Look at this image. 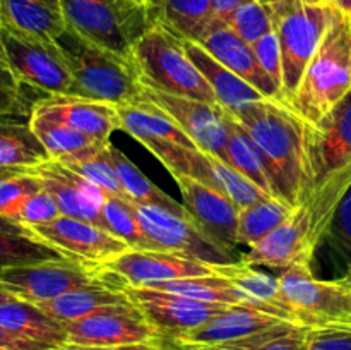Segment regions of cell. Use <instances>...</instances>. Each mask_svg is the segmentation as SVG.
<instances>
[{"label": "cell", "instance_id": "e0dca14e", "mask_svg": "<svg viewBox=\"0 0 351 350\" xmlns=\"http://www.w3.org/2000/svg\"><path fill=\"white\" fill-rule=\"evenodd\" d=\"M96 268L117 275L123 285H130V287H149L160 281L189 277H208V275L216 273L211 264L180 256L177 253L136 249L127 250Z\"/></svg>", "mask_w": 351, "mask_h": 350}, {"label": "cell", "instance_id": "8992f818", "mask_svg": "<svg viewBox=\"0 0 351 350\" xmlns=\"http://www.w3.org/2000/svg\"><path fill=\"white\" fill-rule=\"evenodd\" d=\"M141 82L171 95L218 105L215 91L185 51L184 40L156 23L134 47Z\"/></svg>", "mask_w": 351, "mask_h": 350}, {"label": "cell", "instance_id": "816d5d0a", "mask_svg": "<svg viewBox=\"0 0 351 350\" xmlns=\"http://www.w3.org/2000/svg\"><path fill=\"white\" fill-rule=\"evenodd\" d=\"M0 232H12V233H31L29 230L24 229L19 223L12 222V220L5 218V216H0ZM33 235V233H31Z\"/></svg>", "mask_w": 351, "mask_h": 350}, {"label": "cell", "instance_id": "30bf717a", "mask_svg": "<svg viewBox=\"0 0 351 350\" xmlns=\"http://www.w3.org/2000/svg\"><path fill=\"white\" fill-rule=\"evenodd\" d=\"M134 209L153 250L177 253L211 266L242 261L243 256H240L237 250L219 246L187 216L177 215L161 206L137 202H134Z\"/></svg>", "mask_w": 351, "mask_h": 350}, {"label": "cell", "instance_id": "e575fe53", "mask_svg": "<svg viewBox=\"0 0 351 350\" xmlns=\"http://www.w3.org/2000/svg\"><path fill=\"white\" fill-rule=\"evenodd\" d=\"M211 17V0H161L158 23L182 40H194L204 34Z\"/></svg>", "mask_w": 351, "mask_h": 350}, {"label": "cell", "instance_id": "f546056e", "mask_svg": "<svg viewBox=\"0 0 351 350\" xmlns=\"http://www.w3.org/2000/svg\"><path fill=\"white\" fill-rule=\"evenodd\" d=\"M226 126H228V141H226L225 148L226 163L242 175H245L247 178H250L264 192L276 198L269 172H267L266 160H264L257 144L247 134V130L228 113H226Z\"/></svg>", "mask_w": 351, "mask_h": 350}, {"label": "cell", "instance_id": "ab89813d", "mask_svg": "<svg viewBox=\"0 0 351 350\" xmlns=\"http://www.w3.org/2000/svg\"><path fill=\"white\" fill-rule=\"evenodd\" d=\"M41 189L31 168H0V216L16 222L24 202Z\"/></svg>", "mask_w": 351, "mask_h": 350}, {"label": "cell", "instance_id": "7a4b0ae2", "mask_svg": "<svg viewBox=\"0 0 351 350\" xmlns=\"http://www.w3.org/2000/svg\"><path fill=\"white\" fill-rule=\"evenodd\" d=\"M230 115V113H228ZM266 160L274 196L297 208L307 198L305 120L280 100L263 98L232 115Z\"/></svg>", "mask_w": 351, "mask_h": 350}, {"label": "cell", "instance_id": "7c38bea8", "mask_svg": "<svg viewBox=\"0 0 351 350\" xmlns=\"http://www.w3.org/2000/svg\"><path fill=\"white\" fill-rule=\"evenodd\" d=\"M64 325L69 345L113 347L161 340L160 331L132 302L106 305Z\"/></svg>", "mask_w": 351, "mask_h": 350}, {"label": "cell", "instance_id": "f6af8a7d", "mask_svg": "<svg viewBox=\"0 0 351 350\" xmlns=\"http://www.w3.org/2000/svg\"><path fill=\"white\" fill-rule=\"evenodd\" d=\"M58 216H62V211L60 208H58L57 201H55L53 196H51L50 192L41 189V191H38L36 194H33L26 202H24L23 209H21L16 222L19 223V225H23L24 229L29 230L31 226L53 222Z\"/></svg>", "mask_w": 351, "mask_h": 350}, {"label": "cell", "instance_id": "9f6ffc18", "mask_svg": "<svg viewBox=\"0 0 351 350\" xmlns=\"http://www.w3.org/2000/svg\"><path fill=\"white\" fill-rule=\"evenodd\" d=\"M264 2H283V0H264ZM295 2H308V3H324L322 0H295Z\"/></svg>", "mask_w": 351, "mask_h": 350}, {"label": "cell", "instance_id": "6da1fadb", "mask_svg": "<svg viewBox=\"0 0 351 350\" xmlns=\"http://www.w3.org/2000/svg\"><path fill=\"white\" fill-rule=\"evenodd\" d=\"M307 205L314 235L322 242L335 209L351 187V89L317 122H305Z\"/></svg>", "mask_w": 351, "mask_h": 350}, {"label": "cell", "instance_id": "83f0119b", "mask_svg": "<svg viewBox=\"0 0 351 350\" xmlns=\"http://www.w3.org/2000/svg\"><path fill=\"white\" fill-rule=\"evenodd\" d=\"M127 302L130 301L120 288L112 287L98 277V280L93 283L67 292L51 301L40 302L36 305L57 321L71 323L106 305L127 304Z\"/></svg>", "mask_w": 351, "mask_h": 350}, {"label": "cell", "instance_id": "7bdbcfd3", "mask_svg": "<svg viewBox=\"0 0 351 350\" xmlns=\"http://www.w3.org/2000/svg\"><path fill=\"white\" fill-rule=\"evenodd\" d=\"M228 27L250 47L274 31L271 10L264 0H245L235 10Z\"/></svg>", "mask_w": 351, "mask_h": 350}, {"label": "cell", "instance_id": "ee69618b", "mask_svg": "<svg viewBox=\"0 0 351 350\" xmlns=\"http://www.w3.org/2000/svg\"><path fill=\"white\" fill-rule=\"evenodd\" d=\"M322 240H328L329 246L348 263L351 268V187L346 191L335 209L331 222L326 229Z\"/></svg>", "mask_w": 351, "mask_h": 350}, {"label": "cell", "instance_id": "277c9868", "mask_svg": "<svg viewBox=\"0 0 351 350\" xmlns=\"http://www.w3.org/2000/svg\"><path fill=\"white\" fill-rule=\"evenodd\" d=\"M53 41L71 72L75 96L113 105L143 100V82L134 60L86 40L71 27H65Z\"/></svg>", "mask_w": 351, "mask_h": 350}, {"label": "cell", "instance_id": "db71d44e", "mask_svg": "<svg viewBox=\"0 0 351 350\" xmlns=\"http://www.w3.org/2000/svg\"><path fill=\"white\" fill-rule=\"evenodd\" d=\"M141 2H143L146 7H149V9L153 10L154 16H156V19H158V7H160L161 0H141Z\"/></svg>", "mask_w": 351, "mask_h": 350}, {"label": "cell", "instance_id": "cb8c5ba5", "mask_svg": "<svg viewBox=\"0 0 351 350\" xmlns=\"http://www.w3.org/2000/svg\"><path fill=\"white\" fill-rule=\"evenodd\" d=\"M213 268L218 275L228 278L245 295L247 305H252L259 311L276 316L285 321L295 323L293 316H291L290 309L287 307L283 295H281L278 277L257 271L256 268L243 263V261L232 264H219V266Z\"/></svg>", "mask_w": 351, "mask_h": 350}, {"label": "cell", "instance_id": "ac0fdd59", "mask_svg": "<svg viewBox=\"0 0 351 350\" xmlns=\"http://www.w3.org/2000/svg\"><path fill=\"white\" fill-rule=\"evenodd\" d=\"M173 178L180 189L182 205L192 222L219 246L237 250L239 208L221 191L204 182L187 175H175Z\"/></svg>", "mask_w": 351, "mask_h": 350}, {"label": "cell", "instance_id": "5bb4252c", "mask_svg": "<svg viewBox=\"0 0 351 350\" xmlns=\"http://www.w3.org/2000/svg\"><path fill=\"white\" fill-rule=\"evenodd\" d=\"M120 290L160 331L161 340L173 338L180 333L199 328L216 314L230 307L228 304L195 301L185 295L149 287L120 285Z\"/></svg>", "mask_w": 351, "mask_h": 350}, {"label": "cell", "instance_id": "60d3db41", "mask_svg": "<svg viewBox=\"0 0 351 350\" xmlns=\"http://www.w3.org/2000/svg\"><path fill=\"white\" fill-rule=\"evenodd\" d=\"M47 96L40 89L21 81L0 57V117L29 119L36 103Z\"/></svg>", "mask_w": 351, "mask_h": 350}, {"label": "cell", "instance_id": "4316f807", "mask_svg": "<svg viewBox=\"0 0 351 350\" xmlns=\"http://www.w3.org/2000/svg\"><path fill=\"white\" fill-rule=\"evenodd\" d=\"M122 129L141 144L147 141H171L187 148H197L191 137L163 112L147 100L117 105ZM199 150V148H197Z\"/></svg>", "mask_w": 351, "mask_h": 350}, {"label": "cell", "instance_id": "6f0895ef", "mask_svg": "<svg viewBox=\"0 0 351 350\" xmlns=\"http://www.w3.org/2000/svg\"><path fill=\"white\" fill-rule=\"evenodd\" d=\"M341 280L345 281L346 285H350V287H351V268H348V271H346V275L341 278Z\"/></svg>", "mask_w": 351, "mask_h": 350}, {"label": "cell", "instance_id": "11a10c76", "mask_svg": "<svg viewBox=\"0 0 351 350\" xmlns=\"http://www.w3.org/2000/svg\"><path fill=\"white\" fill-rule=\"evenodd\" d=\"M10 299H16V297H14L12 294H9V292H7L5 288L2 287V283H0V304H3V302L10 301Z\"/></svg>", "mask_w": 351, "mask_h": 350}, {"label": "cell", "instance_id": "3957f363", "mask_svg": "<svg viewBox=\"0 0 351 350\" xmlns=\"http://www.w3.org/2000/svg\"><path fill=\"white\" fill-rule=\"evenodd\" d=\"M351 89V17L335 9L331 26L308 62L300 84L285 102L305 122L328 115Z\"/></svg>", "mask_w": 351, "mask_h": 350}, {"label": "cell", "instance_id": "91938a15", "mask_svg": "<svg viewBox=\"0 0 351 350\" xmlns=\"http://www.w3.org/2000/svg\"><path fill=\"white\" fill-rule=\"evenodd\" d=\"M324 3H328V5H332V0H322Z\"/></svg>", "mask_w": 351, "mask_h": 350}, {"label": "cell", "instance_id": "7402d4cb", "mask_svg": "<svg viewBox=\"0 0 351 350\" xmlns=\"http://www.w3.org/2000/svg\"><path fill=\"white\" fill-rule=\"evenodd\" d=\"M197 43H201L216 60L235 72L240 79L254 86L264 98H281L280 89L274 86V82L267 78L266 72L261 69L259 62L256 60L252 47L237 36L228 26L208 31L199 38Z\"/></svg>", "mask_w": 351, "mask_h": 350}, {"label": "cell", "instance_id": "bcb514c9", "mask_svg": "<svg viewBox=\"0 0 351 350\" xmlns=\"http://www.w3.org/2000/svg\"><path fill=\"white\" fill-rule=\"evenodd\" d=\"M252 51L256 55V60L259 62L261 69L266 72L267 78L274 82L280 93L283 95V62H281L280 41L276 33H269L259 41L252 45ZM281 100V98H280Z\"/></svg>", "mask_w": 351, "mask_h": 350}, {"label": "cell", "instance_id": "ffe728a7", "mask_svg": "<svg viewBox=\"0 0 351 350\" xmlns=\"http://www.w3.org/2000/svg\"><path fill=\"white\" fill-rule=\"evenodd\" d=\"M31 170L45 191L53 196L62 215L101 226V206L106 196L101 189L51 158Z\"/></svg>", "mask_w": 351, "mask_h": 350}, {"label": "cell", "instance_id": "9c48e42d", "mask_svg": "<svg viewBox=\"0 0 351 350\" xmlns=\"http://www.w3.org/2000/svg\"><path fill=\"white\" fill-rule=\"evenodd\" d=\"M0 57L21 81L45 95H75L72 75L53 40L0 23Z\"/></svg>", "mask_w": 351, "mask_h": 350}, {"label": "cell", "instance_id": "f1b7e54d", "mask_svg": "<svg viewBox=\"0 0 351 350\" xmlns=\"http://www.w3.org/2000/svg\"><path fill=\"white\" fill-rule=\"evenodd\" d=\"M50 160L26 117H0V168H33Z\"/></svg>", "mask_w": 351, "mask_h": 350}, {"label": "cell", "instance_id": "836d02e7", "mask_svg": "<svg viewBox=\"0 0 351 350\" xmlns=\"http://www.w3.org/2000/svg\"><path fill=\"white\" fill-rule=\"evenodd\" d=\"M293 206L278 198H267L239 211V230L237 244L239 246H256L276 230L288 216L293 213Z\"/></svg>", "mask_w": 351, "mask_h": 350}, {"label": "cell", "instance_id": "8fae6325", "mask_svg": "<svg viewBox=\"0 0 351 350\" xmlns=\"http://www.w3.org/2000/svg\"><path fill=\"white\" fill-rule=\"evenodd\" d=\"M96 280L98 271L95 266L71 257L23 264L0 271L2 287L16 299L31 304L51 301Z\"/></svg>", "mask_w": 351, "mask_h": 350}, {"label": "cell", "instance_id": "4dcf8cb0", "mask_svg": "<svg viewBox=\"0 0 351 350\" xmlns=\"http://www.w3.org/2000/svg\"><path fill=\"white\" fill-rule=\"evenodd\" d=\"M108 154L110 160H112L113 167H115L117 175H119L120 182H122L123 192H125V198L130 201L137 202V205H149V206H161V208H167L170 211L177 213V215L187 216L191 218L187 213V209L184 208L182 202H177L173 198L163 192L161 189H158L119 148L113 146L112 143L108 144Z\"/></svg>", "mask_w": 351, "mask_h": 350}, {"label": "cell", "instance_id": "1f68e13d", "mask_svg": "<svg viewBox=\"0 0 351 350\" xmlns=\"http://www.w3.org/2000/svg\"><path fill=\"white\" fill-rule=\"evenodd\" d=\"M29 124L51 160H62V158L72 156V154L84 153V151L93 150L96 146L108 144L99 143V141L72 129L67 124L60 122V120L53 119V117L47 115L40 110H33Z\"/></svg>", "mask_w": 351, "mask_h": 350}, {"label": "cell", "instance_id": "603a6c76", "mask_svg": "<svg viewBox=\"0 0 351 350\" xmlns=\"http://www.w3.org/2000/svg\"><path fill=\"white\" fill-rule=\"evenodd\" d=\"M184 47L189 58L194 62L195 67L201 71V74L204 75L206 81L215 91L218 105L226 113L235 115L252 103L261 102L264 98L254 86L240 79L235 72L216 60L201 43L194 40H184Z\"/></svg>", "mask_w": 351, "mask_h": 350}, {"label": "cell", "instance_id": "7dc6e473", "mask_svg": "<svg viewBox=\"0 0 351 350\" xmlns=\"http://www.w3.org/2000/svg\"><path fill=\"white\" fill-rule=\"evenodd\" d=\"M304 350H351V326L308 328Z\"/></svg>", "mask_w": 351, "mask_h": 350}, {"label": "cell", "instance_id": "74e56055", "mask_svg": "<svg viewBox=\"0 0 351 350\" xmlns=\"http://www.w3.org/2000/svg\"><path fill=\"white\" fill-rule=\"evenodd\" d=\"M307 331V326L283 321L256 335L223 343V345L201 347L197 350H304Z\"/></svg>", "mask_w": 351, "mask_h": 350}, {"label": "cell", "instance_id": "52a82bcc", "mask_svg": "<svg viewBox=\"0 0 351 350\" xmlns=\"http://www.w3.org/2000/svg\"><path fill=\"white\" fill-rule=\"evenodd\" d=\"M267 7L273 17L274 33L280 41L283 62V95L280 102L285 103L298 88L308 62L328 33L335 7L295 0L271 2Z\"/></svg>", "mask_w": 351, "mask_h": 350}, {"label": "cell", "instance_id": "44dd1931", "mask_svg": "<svg viewBox=\"0 0 351 350\" xmlns=\"http://www.w3.org/2000/svg\"><path fill=\"white\" fill-rule=\"evenodd\" d=\"M34 110L67 124L99 143H110L112 134L122 129L117 105L101 100L75 95H50L40 100Z\"/></svg>", "mask_w": 351, "mask_h": 350}, {"label": "cell", "instance_id": "f35d334b", "mask_svg": "<svg viewBox=\"0 0 351 350\" xmlns=\"http://www.w3.org/2000/svg\"><path fill=\"white\" fill-rule=\"evenodd\" d=\"M67 257L31 233L0 232V271L5 268Z\"/></svg>", "mask_w": 351, "mask_h": 350}, {"label": "cell", "instance_id": "d590c367", "mask_svg": "<svg viewBox=\"0 0 351 350\" xmlns=\"http://www.w3.org/2000/svg\"><path fill=\"white\" fill-rule=\"evenodd\" d=\"M101 229L129 244L130 249L153 250L144 235L134 202L123 196H105L101 206Z\"/></svg>", "mask_w": 351, "mask_h": 350}, {"label": "cell", "instance_id": "f5cc1de1", "mask_svg": "<svg viewBox=\"0 0 351 350\" xmlns=\"http://www.w3.org/2000/svg\"><path fill=\"white\" fill-rule=\"evenodd\" d=\"M332 7L351 17V0H332Z\"/></svg>", "mask_w": 351, "mask_h": 350}, {"label": "cell", "instance_id": "9a60e30c", "mask_svg": "<svg viewBox=\"0 0 351 350\" xmlns=\"http://www.w3.org/2000/svg\"><path fill=\"white\" fill-rule=\"evenodd\" d=\"M31 233L48 246L55 247L71 259L89 266H101L113 257L130 250L129 244L84 220L58 216L53 222L31 226Z\"/></svg>", "mask_w": 351, "mask_h": 350}, {"label": "cell", "instance_id": "d6a6232c", "mask_svg": "<svg viewBox=\"0 0 351 350\" xmlns=\"http://www.w3.org/2000/svg\"><path fill=\"white\" fill-rule=\"evenodd\" d=\"M149 288L171 292V294L185 295L202 302H215V304L228 305H247L245 295L221 275H208V277H189L178 280L160 281L149 285Z\"/></svg>", "mask_w": 351, "mask_h": 350}, {"label": "cell", "instance_id": "681fc988", "mask_svg": "<svg viewBox=\"0 0 351 350\" xmlns=\"http://www.w3.org/2000/svg\"><path fill=\"white\" fill-rule=\"evenodd\" d=\"M0 350H58L55 347L24 338L0 325Z\"/></svg>", "mask_w": 351, "mask_h": 350}, {"label": "cell", "instance_id": "ba28073f", "mask_svg": "<svg viewBox=\"0 0 351 350\" xmlns=\"http://www.w3.org/2000/svg\"><path fill=\"white\" fill-rule=\"evenodd\" d=\"M293 321L307 328L351 326V287L339 280H319L311 264H298L278 277Z\"/></svg>", "mask_w": 351, "mask_h": 350}, {"label": "cell", "instance_id": "d6986e66", "mask_svg": "<svg viewBox=\"0 0 351 350\" xmlns=\"http://www.w3.org/2000/svg\"><path fill=\"white\" fill-rule=\"evenodd\" d=\"M285 319L259 311L252 305H230L199 328L180 333L168 340H160L163 347L177 349H201V347L223 345L245 336L256 335L267 328L280 325Z\"/></svg>", "mask_w": 351, "mask_h": 350}, {"label": "cell", "instance_id": "f907efd6", "mask_svg": "<svg viewBox=\"0 0 351 350\" xmlns=\"http://www.w3.org/2000/svg\"><path fill=\"white\" fill-rule=\"evenodd\" d=\"M60 350H165L160 342L146 343H129V345H113V347H79V345H64Z\"/></svg>", "mask_w": 351, "mask_h": 350}, {"label": "cell", "instance_id": "484cf974", "mask_svg": "<svg viewBox=\"0 0 351 350\" xmlns=\"http://www.w3.org/2000/svg\"><path fill=\"white\" fill-rule=\"evenodd\" d=\"M0 325L24 338L58 350L67 345V329L64 323L48 316L36 304L21 299H10L0 304Z\"/></svg>", "mask_w": 351, "mask_h": 350}, {"label": "cell", "instance_id": "c3c4849f", "mask_svg": "<svg viewBox=\"0 0 351 350\" xmlns=\"http://www.w3.org/2000/svg\"><path fill=\"white\" fill-rule=\"evenodd\" d=\"M245 0H211V17H209V24L206 27L204 34L208 31L216 30V27L228 26L230 19L235 14Z\"/></svg>", "mask_w": 351, "mask_h": 350}, {"label": "cell", "instance_id": "8d00e7d4", "mask_svg": "<svg viewBox=\"0 0 351 350\" xmlns=\"http://www.w3.org/2000/svg\"><path fill=\"white\" fill-rule=\"evenodd\" d=\"M108 144L96 146L93 150L84 151V153L62 158L58 161L77 175L84 177L88 182H91L93 185L101 189L105 194L123 196L125 198L122 182H120L115 167L110 160Z\"/></svg>", "mask_w": 351, "mask_h": 350}, {"label": "cell", "instance_id": "d4e9b609", "mask_svg": "<svg viewBox=\"0 0 351 350\" xmlns=\"http://www.w3.org/2000/svg\"><path fill=\"white\" fill-rule=\"evenodd\" d=\"M0 23L45 40L67 27L60 0H0Z\"/></svg>", "mask_w": 351, "mask_h": 350}, {"label": "cell", "instance_id": "680465c9", "mask_svg": "<svg viewBox=\"0 0 351 350\" xmlns=\"http://www.w3.org/2000/svg\"><path fill=\"white\" fill-rule=\"evenodd\" d=\"M163 347V345H161ZM165 350H197V349H177V347H163Z\"/></svg>", "mask_w": 351, "mask_h": 350}, {"label": "cell", "instance_id": "5b68a950", "mask_svg": "<svg viewBox=\"0 0 351 350\" xmlns=\"http://www.w3.org/2000/svg\"><path fill=\"white\" fill-rule=\"evenodd\" d=\"M67 27L86 40L134 60V47L156 16L141 0H60Z\"/></svg>", "mask_w": 351, "mask_h": 350}, {"label": "cell", "instance_id": "2e32d148", "mask_svg": "<svg viewBox=\"0 0 351 350\" xmlns=\"http://www.w3.org/2000/svg\"><path fill=\"white\" fill-rule=\"evenodd\" d=\"M317 246L311 211L307 205H300L266 239L250 247L242 261L250 266L288 270L298 264H311Z\"/></svg>", "mask_w": 351, "mask_h": 350}, {"label": "cell", "instance_id": "4fadbf2b", "mask_svg": "<svg viewBox=\"0 0 351 350\" xmlns=\"http://www.w3.org/2000/svg\"><path fill=\"white\" fill-rule=\"evenodd\" d=\"M143 98L163 110L192 143L211 156L225 161V148L228 141L226 112L219 105H209L201 100L171 95L143 82Z\"/></svg>", "mask_w": 351, "mask_h": 350}, {"label": "cell", "instance_id": "b9f144b4", "mask_svg": "<svg viewBox=\"0 0 351 350\" xmlns=\"http://www.w3.org/2000/svg\"><path fill=\"white\" fill-rule=\"evenodd\" d=\"M211 163L213 168H215L216 178H218L219 191L239 208V211L256 205V202L264 201V199L273 198L267 192H264L259 185L254 184L250 178H247L245 175H242L235 168L230 167L226 161L211 156Z\"/></svg>", "mask_w": 351, "mask_h": 350}]
</instances>
